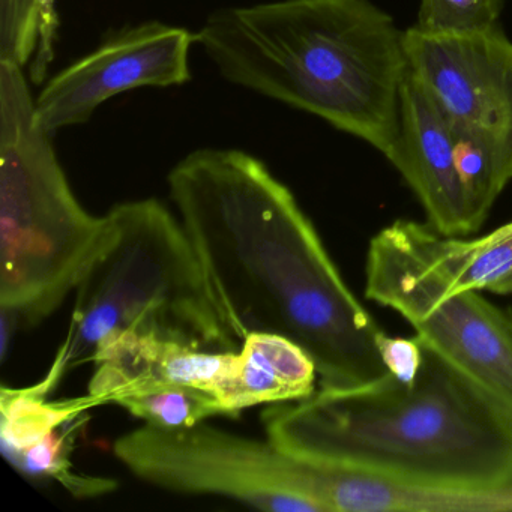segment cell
<instances>
[{"label": "cell", "instance_id": "6da1fadb", "mask_svg": "<svg viewBox=\"0 0 512 512\" xmlns=\"http://www.w3.org/2000/svg\"><path fill=\"white\" fill-rule=\"evenodd\" d=\"M167 185L236 340L253 332L289 338L313 359L320 388H364L389 376L377 350L383 329L265 163L239 149H197L170 170Z\"/></svg>", "mask_w": 512, "mask_h": 512}, {"label": "cell", "instance_id": "7a4b0ae2", "mask_svg": "<svg viewBox=\"0 0 512 512\" xmlns=\"http://www.w3.org/2000/svg\"><path fill=\"white\" fill-rule=\"evenodd\" d=\"M262 422L269 440L308 463L430 493L512 497L511 416L425 346L409 385L388 376L364 388H319L269 404Z\"/></svg>", "mask_w": 512, "mask_h": 512}, {"label": "cell", "instance_id": "3957f363", "mask_svg": "<svg viewBox=\"0 0 512 512\" xmlns=\"http://www.w3.org/2000/svg\"><path fill=\"white\" fill-rule=\"evenodd\" d=\"M197 44L223 79L310 113L391 161L404 31L371 0H277L212 13Z\"/></svg>", "mask_w": 512, "mask_h": 512}, {"label": "cell", "instance_id": "277c9868", "mask_svg": "<svg viewBox=\"0 0 512 512\" xmlns=\"http://www.w3.org/2000/svg\"><path fill=\"white\" fill-rule=\"evenodd\" d=\"M106 215V236L74 292L65 340L46 376L28 386L41 397L119 332L208 352L241 349L221 319L179 217L157 199L118 203Z\"/></svg>", "mask_w": 512, "mask_h": 512}, {"label": "cell", "instance_id": "5b68a950", "mask_svg": "<svg viewBox=\"0 0 512 512\" xmlns=\"http://www.w3.org/2000/svg\"><path fill=\"white\" fill-rule=\"evenodd\" d=\"M34 112L23 68L0 62V310L20 329L76 292L109 224L79 202Z\"/></svg>", "mask_w": 512, "mask_h": 512}, {"label": "cell", "instance_id": "8992f818", "mask_svg": "<svg viewBox=\"0 0 512 512\" xmlns=\"http://www.w3.org/2000/svg\"><path fill=\"white\" fill-rule=\"evenodd\" d=\"M365 296L400 314L427 349L512 418V311L479 292H449L407 232L406 220L368 245Z\"/></svg>", "mask_w": 512, "mask_h": 512}, {"label": "cell", "instance_id": "52a82bcc", "mask_svg": "<svg viewBox=\"0 0 512 512\" xmlns=\"http://www.w3.org/2000/svg\"><path fill=\"white\" fill-rule=\"evenodd\" d=\"M137 479L170 493L220 496L272 512H325L322 466L299 460L272 440L202 424L163 430L143 424L113 443Z\"/></svg>", "mask_w": 512, "mask_h": 512}, {"label": "cell", "instance_id": "ba28073f", "mask_svg": "<svg viewBox=\"0 0 512 512\" xmlns=\"http://www.w3.org/2000/svg\"><path fill=\"white\" fill-rule=\"evenodd\" d=\"M410 74L455 133L481 140L512 181V41L500 26L467 34L404 31Z\"/></svg>", "mask_w": 512, "mask_h": 512}, {"label": "cell", "instance_id": "9c48e42d", "mask_svg": "<svg viewBox=\"0 0 512 512\" xmlns=\"http://www.w3.org/2000/svg\"><path fill=\"white\" fill-rule=\"evenodd\" d=\"M196 34L161 22L116 31L94 52L49 80L35 98V124L44 133L88 124L98 107L140 88H170L191 80Z\"/></svg>", "mask_w": 512, "mask_h": 512}, {"label": "cell", "instance_id": "30bf717a", "mask_svg": "<svg viewBox=\"0 0 512 512\" xmlns=\"http://www.w3.org/2000/svg\"><path fill=\"white\" fill-rule=\"evenodd\" d=\"M389 163L403 176L425 212V223L446 236L481 229L455 167V136L427 92L407 73L401 89L400 140Z\"/></svg>", "mask_w": 512, "mask_h": 512}, {"label": "cell", "instance_id": "8fae6325", "mask_svg": "<svg viewBox=\"0 0 512 512\" xmlns=\"http://www.w3.org/2000/svg\"><path fill=\"white\" fill-rule=\"evenodd\" d=\"M235 352H208L161 340L154 335L119 332L101 341L88 394L98 404L163 386L187 385L215 394Z\"/></svg>", "mask_w": 512, "mask_h": 512}, {"label": "cell", "instance_id": "7c38bea8", "mask_svg": "<svg viewBox=\"0 0 512 512\" xmlns=\"http://www.w3.org/2000/svg\"><path fill=\"white\" fill-rule=\"evenodd\" d=\"M319 380L311 356L283 335L253 332L242 340L215 389L227 416L262 404L304 400Z\"/></svg>", "mask_w": 512, "mask_h": 512}, {"label": "cell", "instance_id": "4fadbf2b", "mask_svg": "<svg viewBox=\"0 0 512 512\" xmlns=\"http://www.w3.org/2000/svg\"><path fill=\"white\" fill-rule=\"evenodd\" d=\"M407 232L449 292L512 295V221L481 238L446 236L430 224L406 220Z\"/></svg>", "mask_w": 512, "mask_h": 512}, {"label": "cell", "instance_id": "5bb4252c", "mask_svg": "<svg viewBox=\"0 0 512 512\" xmlns=\"http://www.w3.org/2000/svg\"><path fill=\"white\" fill-rule=\"evenodd\" d=\"M58 0H0V62L25 68L41 85L55 59L58 40Z\"/></svg>", "mask_w": 512, "mask_h": 512}, {"label": "cell", "instance_id": "9a60e30c", "mask_svg": "<svg viewBox=\"0 0 512 512\" xmlns=\"http://www.w3.org/2000/svg\"><path fill=\"white\" fill-rule=\"evenodd\" d=\"M2 422L0 439L5 457L43 439L46 434L94 406H100L91 395L65 401H49L47 397L25 388H2Z\"/></svg>", "mask_w": 512, "mask_h": 512}, {"label": "cell", "instance_id": "2e32d148", "mask_svg": "<svg viewBox=\"0 0 512 512\" xmlns=\"http://www.w3.org/2000/svg\"><path fill=\"white\" fill-rule=\"evenodd\" d=\"M115 404L145 424L163 430L193 427L214 416H227L214 394L187 385L136 392L119 398Z\"/></svg>", "mask_w": 512, "mask_h": 512}, {"label": "cell", "instance_id": "e0dca14e", "mask_svg": "<svg viewBox=\"0 0 512 512\" xmlns=\"http://www.w3.org/2000/svg\"><path fill=\"white\" fill-rule=\"evenodd\" d=\"M505 0H421L415 28L428 34H467L499 25Z\"/></svg>", "mask_w": 512, "mask_h": 512}, {"label": "cell", "instance_id": "ac0fdd59", "mask_svg": "<svg viewBox=\"0 0 512 512\" xmlns=\"http://www.w3.org/2000/svg\"><path fill=\"white\" fill-rule=\"evenodd\" d=\"M377 350L389 376L407 385L415 382L424 362V346L416 335L391 337L382 331L377 335Z\"/></svg>", "mask_w": 512, "mask_h": 512}]
</instances>
